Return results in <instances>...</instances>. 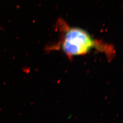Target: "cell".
Instances as JSON below:
<instances>
[{
	"mask_svg": "<svg viewBox=\"0 0 123 123\" xmlns=\"http://www.w3.org/2000/svg\"><path fill=\"white\" fill-rule=\"evenodd\" d=\"M99 43L82 28L67 27L63 32L59 47L68 57H72L86 54L93 49H100L104 46Z\"/></svg>",
	"mask_w": 123,
	"mask_h": 123,
	"instance_id": "cell-1",
	"label": "cell"
}]
</instances>
